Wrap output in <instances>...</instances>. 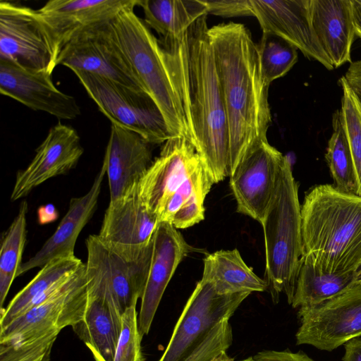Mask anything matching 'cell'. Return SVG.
Here are the masks:
<instances>
[{"label": "cell", "mask_w": 361, "mask_h": 361, "mask_svg": "<svg viewBox=\"0 0 361 361\" xmlns=\"http://www.w3.org/2000/svg\"><path fill=\"white\" fill-rule=\"evenodd\" d=\"M227 118L228 176L246 154L267 140L271 124L269 87L257 44L243 24L229 22L209 28Z\"/></svg>", "instance_id": "cell-1"}, {"label": "cell", "mask_w": 361, "mask_h": 361, "mask_svg": "<svg viewBox=\"0 0 361 361\" xmlns=\"http://www.w3.org/2000/svg\"><path fill=\"white\" fill-rule=\"evenodd\" d=\"M207 18V14L199 18L181 43L166 50L191 122L195 149L214 184L228 176L229 142Z\"/></svg>", "instance_id": "cell-2"}, {"label": "cell", "mask_w": 361, "mask_h": 361, "mask_svg": "<svg viewBox=\"0 0 361 361\" xmlns=\"http://www.w3.org/2000/svg\"><path fill=\"white\" fill-rule=\"evenodd\" d=\"M302 257L322 271L361 268V197L334 185H318L301 205Z\"/></svg>", "instance_id": "cell-3"}, {"label": "cell", "mask_w": 361, "mask_h": 361, "mask_svg": "<svg viewBox=\"0 0 361 361\" xmlns=\"http://www.w3.org/2000/svg\"><path fill=\"white\" fill-rule=\"evenodd\" d=\"M111 24L135 78L160 109L171 137H185L195 146L192 125L169 53L134 8L121 11Z\"/></svg>", "instance_id": "cell-4"}, {"label": "cell", "mask_w": 361, "mask_h": 361, "mask_svg": "<svg viewBox=\"0 0 361 361\" xmlns=\"http://www.w3.org/2000/svg\"><path fill=\"white\" fill-rule=\"evenodd\" d=\"M249 293L220 295L201 279L157 361H213L232 344L229 320Z\"/></svg>", "instance_id": "cell-5"}, {"label": "cell", "mask_w": 361, "mask_h": 361, "mask_svg": "<svg viewBox=\"0 0 361 361\" xmlns=\"http://www.w3.org/2000/svg\"><path fill=\"white\" fill-rule=\"evenodd\" d=\"M263 227L266 281L274 303L284 293L291 305L302 257L301 205L298 185L287 157L283 161L272 202Z\"/></svg>", "instance_id": "cell-6"}, {"label": "cell", "mask_w": 361, "mask_h": 361, "mask_svg": "<svg viewBox=\"0 0 361 361\" xmlns=\"http://www.w3.org/2000/svg\"><path fill=\"white\" fill-rule=\"evenodd\" d=\"M87 288L90 295L111 302L123 314L141 298L151 265L153 238L143 246L126 245L91 235L85 240Z\"/></svg>", "instance_id": "cell-7"}, {"label": "cell", "mask_w": 361, "mask_h": 361, "mask_svg": "<svg viewBox=\"0 0 361 361\" xmlns=\"http://www.w3.org/2000/svg\"><path fill=\"white\" fill-rule=\"evenodd\" d=\"M88 302L85 264L35 300L0 329V343L23 342L73 326L84 317Z\"/></svg>", "instance_id": "cell-8"}, {"label": "cell", "mask_w": 361, "mask_h": 361, "mask_svg": "<svg viewBox=\"0 0 361 361\" xmlns=\"http://www.w3.org/2000/svg\"><path fill=\"white\" fill-rule=\"evenodd\" d=\"M73 73L111 123L137 133L153 145L164 143L171 137L160 109L146 92L90 73Z\"/></svg>", "instance_id": "cell-9"}, {"label": "cell", "mask_w": 361, "mask_h": 361, "mask_svg": "<svg viewBox=\"0 0 361 361\" xmlns=\"http://www.w3.org/2000/svg\"><path fill=\"white\" fill-rule=\"evenodd\" d=\"M58 54L37 10L0 2V61L36 72L53 73Z\"/></svg>", "instance_id": "cell-10"}, {"label": "cell", "mask_w": 361, "mask_h": 361, "mask_svg": "<svg viewBox=\"0 0 361 361\" xmlns=\"http://www.w3.org/2000/svg\"><path fill=\"white\" fill-rule=\"evenodd\" d=\"M111 21L91 25L74 34L61 50L57 65L64 66L73 72L90 73L130 89L145 92L115 39Z\"/></svg>", "instance_id": "cell-11"}, {"label": "cell", "mask_w": 361, "mask_h": 361, "mask_svg": "<svg viewBox=\"0 0 361 361\" xmlns=\"http://www.w3.org/2000/svg\"><path fill=\"white\" fill-rule=\"evenodd\" d=\"M297 345L332 351L361 336V282L357 281L336 297L298 312Z\"/></svg>", "instance_id": "cell-12"}, {"label": "cell", "mask_w": 361, "mask_h": 361, "mask_svg": "<svg viewBox=\"0 0 361 361\" xmlns=\"http://www.w3.org/2000/svg\"><path fill=\"white\" fill-rule=\"evenodd\" d=\"M285 157L267 140L241 160L229 176L238 212L262 223L275 195Z\"/></svg>", "instance_id": "cell-13"}, {"label": "cell", "mask_w": 361, "mask_h": 361, "mask_svg": "<svg viewBox=\"0 0 361 361\" xmlns=\"http://www.w3.org/2000/svg\"><path fill=\"white\" fill-rule=\"evenodd\" d=\"M203 167L200 156L187 137H172L163 143L159 157L138 181L142 195L159 222L171 197Z\"/></svg>", "instance_id": "cell-14"}, {"label": "cell", "mask_w": 361, "mask_h": 361, "mask_svg": "<svg viewBox=\"0 0 361 361\" xmlns=\"http://www.w3.org/2000/svg\"><path fill=\"white\" fill-rule=\"evenodd\" d=\"M250 3L262 33L279 37L307 59L328 70L334 69L312 26L311 0H250Z\"/></svg>", "instance_id": "cell-15"}, {"label": "cell", "mask_w": 361, "mask_h": 361, "mask_svg": "<svg viewBox=\"0 0 361 361\" xmlns=\"http://www.w3.org/2000/svg\"><path fill=\"white\" fill-rule=\"evenodd\" d=\"M83 152L78 132L59 121L37 148L29 165L17 173L11 200L24 197L48 179L67 173L75 167Z\"/></svg>", "instance_id": "cell-16"}, {"label": "cell", "mask_w": 361, "mask_h": 361, "mask_svg": "<svg viewBox=\"0 0 361 361\" xmlns=\"http://www.w3.org/2000/svg\"><path fill=\"white\" fill-rule=\"evenodd\" d=\"M0 92L59 119L73 120L81 114L75 99L55 86L52 74L28 71L6 61H0Z\"/></svg>", "instance_id": "cell-17"}, {"label": "cell", "mask_w": 361, "mask_h": 361, "mask_svg": "<svg viewBox=\"0 0 361 361\" xmlns=\"http://www.w3.org/2000/svg\"><path fill=\"white\" fill-rule=\"evenodd\" d=\"M191 251L180 233L169 222H160L153 235L149 271L141 298L139 329L148 334L164 293L180 262Z\"/></svg>", "instance_id": "cell-18"}, {"label": "cell", "mask_w": 361, "mask_h": 361, "mask_svg": "<svg viewBox=\"0 0 361 361\" xmlns=\"http://www.w3.org/2000/svg\"><path fill=\"white\" fill-rule=\"evenodd\" d=\"M138 0H51L37 9L58 56L79 30L135 8Z\"/></svg>", "instance_id": "cell-19"}, {"label": "cell", "mask_w": 361, "mask_h": 361, "mask_svg": "<svg viewBox=\"0 0 361 361\" xmlns=\"http://www.w3.org/2000/svg\"><path fill=\"white\" fill-rule=\"evenodd\" d=\"M138 181L110 200L97 234L101 240L133 246L146 245L152 241L159 219L143 197Z\"/></svg>", "instance_id": "cell-20"}, {"label": "cell", "mask_w": 361, "mask_h": 361, "mask_svg": "<svg viewBox=\"0 0 361 361\" xmlns=\"http://www.w3.org/2000/svg\"><path fill=\"white\" fill-rule=\"evenodd\" d=\"M103 162L106 164L110 200L137 182L153 163V144L137 133L111 123Z\"/></svg>", "instance_id": "cell-21"}, {"label": "cell", "mask_w": 361, "mask_h": 361, "mask_svg": "<svg viewBox=\"0 0 361 361\" xmlns=\"http://www.w3.org/2000/svg\"><path fill=\"white\" fill-rule=\"evenodd\" d=\"M106 173V164L102 162L89 191L81 197L71 200L68 212L55 232L33 257L21 264L17 276L33 268L42 267L52 259L75 256L74 250L76 240L97 208Z\"/></svg>", "instance_id": "cell-22"}, {"label": "cell", "mask_w": 361, "mask_h": 361, "mask_svg": "<svg viewBox=\"0 0 361 361\" xmlns=\"http://www.w3.org/2000/svg\"><path fill=\"white\" fill-rule=\"evenodd\" d=\"M311 16L315 34L334 68L351 63L356 35L350 0H311Z\"/></svg>", "instance_id": "cell-23"}, {"label": "cell", "mask_w": 361, "mask_h": 361, "mask_svg": "<svg viewBox=\"0 0 361 361\" xmlns=\"http://www.w3.org/2000/svg\"><path fill=\"white\" fill-rule=\"evenodd\" d=\"M72 328L95 361H114L122 330V314L111 302L88 293L84 317Z\"/></svg>", "instance_id": "cell-24"}, {"label": "cell", "mask_w": 361, "mask_h": 361, "mask_svg": "<svg viewBox=\"0 0 361 361\" xmlns=\"http://www.w3.org/2000/svg\"><path fill=\"white\" fill-rule=\"evenodd\" d=\"M144 22L159 35L164 49L180 43L190 25L208 15L202 0H138Z\"/></svg>", "instance_id": "cell-25"}, {"label": "cell", "mask_w": 361, "mask_h": 361, "mask_svg": "<svg viewBox=\"0 0 361 361\" xmlns=\"http://www.w3.org/2000/svg\"><path fill=\"white\" fill-rule=\"evenodd\" d=\"M202 279L212 283L220 295L251 293L268 289L267 281L254 273L237 249L219 250L207 255Z\"/></svg>", "instance_id": "cell-26"}, {"label": "cell", "mask_w": 361, "mask_h": 361, "mask_svg": "<svg viewBox=\"0 0 361 361\" xmlns=\"http://www.w3.org/2000/svg\"><path fill=\"white\" fill-rule=\"evenodd\" d=\"M358 280L357 272H324L302 257L291 305L300 308L319 305L340 295Z\"/></svg>", "instance_id": "cell-27"}, {"label": "cell", "mask_w": 361, "mask_h": 361, "mask_svg": "<svg viewBox=\"0 0 361 361\" xmlns=\"http://www.w3.org/2000/svg\"><path fill=\"white\" fill-rule=\"evenodd\" d=\"M84 263L77 257L56 258L47 263L36 276L0 311V329L26 312L52 287L71 276Z\"/></svg>", "instance_id": "cell-28"}, {"label": "cell", "mask_w": 361, "mask_h": 361, "mask_svg": "<svg viewBox=\"0 0 361 361\" xmlns=\"http://www.w3.org/2000/svg\"><path fill=\"white\" fill-rule=\"evenodd\" d=\"M332 129L325 159L334 185L342 192L357 195V181L341 109L333 114Z\"/></svg>", "instance_id": "cell-29"}, {"label": "cell", "mask_w": 361, "mask_h": 361, "mask_svg": "<svg viewBox=\"0 0 361 361\" xmlns=\"http://www.w3.org/2000/svg\"><path fill=\"white\" fill-rule=\"evenodd\" d=\"M27 203H20L18 214L2 239L0 250V311L21 265L26 240Z\"/></svg>", "instance_id": "cell-30"}, {"label": "cell", "mask_w": 361, "mask_h": 361, "mask_svg": "<svg viewBox=\"0 0 361 361\" xmlns=\"http://www.w3.org/2000/svg\"><path fill=\"white\" fill-rule=\"evenodd\" d=\"M257 48L262 75L269 85L286 75L298 61V49L274 35L262 33Z\"/></svg>", "instance_id": "cell-31"}, {"label": "cell", "mask_w": 361, "mask_h": 361, "mask_svg": "<svg viewBox=\"0 0 361 361\" xmlns=\"http://www.w3.org/2000/svg\"><path fill=\"white\" fill-rule=\"evenodd\" d=\"M339 83L343 91L341 110L357 181V195L361 197V117L353 90L343 76L340 78Z\"/></svg>", "instance_id": "cell-32"}, {"label": "cell", "mask_w": 361, "mask_h": 361, "mask_svg": "<svg viewBox=\"0 0 361 361\" xmlns=\"http://www.w3.org/2000/svg\"><path fill=\"white\" fill-rule=\"evenodd\" d=\"M60 331L23 341L0 343V361H49Z\"/></svg>", "instance_id": "cell-33"}, {"label": "cell", "mask_w": 361, "mask_h": 361, "mask_svg": "<svg viewBox=\"0 0 361 361\" xmlns=\"http://www.w3.org/2000/svg\"><path fill=\"white\" fill-rule=\"evenodd\" d=\"M136 306L122 314V330L114 361H144Z\"/></svg>", "instance_id": "cell-34"}, {"label": "cell", "mask_w": 361, "mask_h": 361, "mask_svg": "<svg viewBox=\"0 0 361 361\" xmlns=\"http://www.w3.org/2000/svg\"><path fill=\"white\" fill-rule=\"evenodd\" d=\"M207 193L193 195L176 212L171 224L176 228H187L204 219V201Z\"/></svg>", "instance_id": "cell-35"}, {"label": "cell", "mask_w": 361, "mask_h": 361, "mask_svg": "<svg viewBox=\"0 0 361 361\" xmlns=\"http://www.w3.org/2000/svg\"><path fill=\"white\" fill-rule=\"evenodd\" d=\"M207 14L224 18L253 16L250 0H202Z\"/></svg>", "instance_id": "cell-36"}, {"label": "cell", "mask_w": 361, "mask_h": 361, "mask_svg": "<svg viewBox=\"0 0 361 361\" xmlns=\"http://www.w3.org/2000/svg\"><path fill=\"white\" fill-rule=\"evenodd\" d=\"M252 361H314L306 353L289 350H262L251 357Z\"/></svg>", "instance_id": "cell-37"}, {"label": "cell", "mask_w": 361, "mask_h": 361, "mask_svg": "<svg viewBox=\"0 0 361 361\" xmlns=\"http://www.w3.org/2000/svg\"><path fill=\"white\" fill-rule=\"evenodd\" d=\"M342 361H361V338H353L344 344Z\"/></svg>", "instance_id": "cell-38"}, {"label": "cell", "mask_w": 361, "mask_h": 361, "mask_svg": "<svg viewBox=\"0 0 361 361\" xmlns=\"http://www.w3.org/2000/svg\"><path fill=\"white\" fill-rule=\"evenodd\" d=\"M355 35L361 39V0H350Z\"/></svg>", "instance_id": "cell-39"}, {"label": "cell", "mask_w": 361, "mask_h": 361, "mask_svg": "<svg viewBox=\"0 0 361 361\" xmlns=\"http://www.w3.org/2000/svg\"><path fill=\"white\" fill-rule=\"evenodd\" d=\"M352 90H353L354 100L355 102L357 108L358 109L359 114L361 117V94L354 91L353 89H352Z\"/></svg>", "instance_id": "cell-40"}, {"label": "cell", "mask_w": 361, "mask_h": 361, "mask_svg": "<svg viewBox=\"0 0 361 361\" xmlns=\"http://www.w3.org/2000/svg\"><path fill=\"white\" fill-rule=\"evenodd\" d=\"M240 361H252V358L251 357L247 358V359H245V360H240Z\"/></svg>", "instance_id": "cell-41"}, {"label": "cell", "mask_w": 361, "mask_h": 361, "mask_svg": "<svg viewBox=\"0 0 361 361\" xmlns=\"http://www.w3.org/2000/svg\"><path fill=\"white\" fill-rule=\"evenodd\" d=\"M358 275H359V279H361V268L360 269V270L358 271Z\"/></svg>", "instance_id": "cell-42"}, {"label": "cell", "mask_w": 361, "mask_h": 361, "mask_svg": "<svg viewBox=\"0 0 361 361\" xmlns=\"http://www.w3.org/2000/svg\"><path fill=\"white\" fill-rule=\"evenodd\" d=\"M358 281H359L360 282H361V279H360Z\"/></svg>", "instance_id": "cell-43"}]
</instances>
